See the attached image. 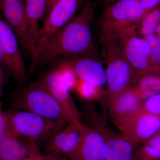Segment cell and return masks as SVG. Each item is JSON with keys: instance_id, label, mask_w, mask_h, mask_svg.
<instances>
[{"instance_id": "cell-26", "label": "cell", "mask_w": 160, "mask_h": 160, "mask_svg": "<svg viewBox=\"0 0 160 160\" xmlns=\"http://www.w3.org/2000/svg\"><path fill=\"white\" fill-rule=\"evenodd\" d=\"M9 134L8 121L5 112L0 107V143Z\"/></svg>"}, {"instance_id": "cell-22", "label": "cell", "mask_w": 160, "mask_h": 160, "mask_svg": "<svg viewBox=\"0 0 160 160\" xmlns=\"http://www.w3.org/2000/svg\"><path fill=\"white\" fill-rule=\"evenodd\" d=\"M58 66L60 72V80L63 86L69 91L75 89L78 79L73 69L66 61L60 63Z\"/></svg>"}, {"instance_id": "cell-13", "label": "cell", "mask_w": 160, "mask_h": 160, "mask_svg": "<svg viewBox=\"0 0 160 160\" xmlns=\"http://www.w3.org/2000/svg\"><path fill=\"white\" fill-rule=\"evenodd\" d=\"M105 138L102 129L86 126L79 146L70 160H105Z\"/></svg>"}, {"instance_id": "cell-16", "label": "cell", "mask_w": 160, "mask_h": 160, "mask_svg": "<svg viewBox=\"0 0 160 160\" xmlns=\"http://www.w3.org/2000/svg\"><path fill=\"white\" fill-rule=\"evenodd\" d=\"M38 82L64 106L73 118L80 120L79 112L70 96V91L61 83L58 66L48 72Z\"/></svg>"}, {"instance_id": "cell-29", "label": "cell", "mask_w": 160, "mask_h": 160, "mask_svg": "<svg viewBox=\"0 0 160 160\" xmlns=\"http://www.w3.org/2000/svg\"><path fill=\"white\" fill-rule=\"evenodd\" d=\"M64 157H57L49 155H42L38 160H63Z\"/></svg>"}, {"instance_id": "cell-4", "label": "cell", "mask_w": 160, "mask_h": 160, "mask_svg": "<svg viewBox=\"0 0 160 160\" xmlns=\"http://www.w3.org/2000/svg\"><path fill=\"white\" fill-rule=\"evenodd\" d=\"M108 102L133 84L135 73L117 40L103 39Z\"/></svg>"}, {"instance_id": "cell-37", "label": "cell", "mask_w": 160, "mask_h": 160, "mask_svg": "<svg viewBox=\"0 0 160 160\" xmlns=\"http://www.w3.org/2000/svg\"><path fill=\"white\" fill-rule=\"evenodd\" d=\"M24 3H25V0H22Z\"/></svg>"}, {"instance_id": "cell-23", "label": "cell", "mask_w": 160, "mask_h": 160, "mask_svg": "<svg viewBox=\"0 0 160 160\" xmlns=\"http://www.w3.org/2000/svg\"><path fill=\"white\" fill-rule=\"evenodd\" d=\"M81 97L86 100H96L99 97L101 87L92 83L78 79L75 89Z\"/></svg>"}, {"instance_id": "cell-19", "label": "cell", "mask_w": 160, "mask_h": 160, "mask_svg": "<svg viewBox=\"0 0 160 160\" xmlns=\"http://www.w3.org/2000/svg\"><path fill=\"white\" fill-rule=\"evenodd\" d=\"M158 74L149 73L135 78L132 86L139 92L143 101L160 92V75Z\"/></svg>"}, {"instance_id": "cell-31", "label": "cell", "mask_w": 160, "mask_h": 160, "mask_svg": "<svg viewBox=\"0 0 160 160\" xmlns=\"http://www.w3.org/2000/svg\"><path fill=\"white\" fill-rule=\"evenodd\" d=\"M42 155V154L40 152L38 151L34 153V154L32 155L29 157L23 159L21 160H38L41 157Z\"/></svg>"}, {"instance_id": "cell-5", "label": "cell", "mask_w": 160, "mask_h": 160, "mask_svg": "<svg viewBox=\"0 0 160 160\" xmlns=\"http://www.w3.org/2000/svg\"><path fill=\"white\" fill-rule=\"evenodd\" d=\"M4 112L9 134L36 142L50 138L65 126L26 110L13 109Z\"/></svg>"}, {"instance_id": "cell-3", "label": "cell", "mask_w": 160, "mask_h": 160, "mask_svg": "<svg viewBox=\"0 0 160 160\" xmlns=\"http://www.w3.org/2000/svg\"><path fill=\"white\" fill-rule=\"evenodd\" d=\"M147 12L139 0H118L112 3L100 20L102 39L117 40L124 33L136 30Z\"/></svg>"}, {"instance_id": "cell-11", "label": "cell", "mask_w": 160, "mask_h": 160, "mask_svg": "<svg viewBox=\"0 0 160 160\" xmlns=\"http://www.w3.org/2000/svg\"><path fill=\"white\" fill-rule=\"evenodd\" d=\"M0 13L14 32L20 45L29 51L25 3L22 0H0Z\"/></svg>"}, {"instance_id": "cell-18", "label": "cell", "mask_w": 160, "mask_h": 160, "mask_svg": "<svg viewBox=\"0 0 160 160\" xmlns=\"http://www.w3.org/2000/svg\"><path fill=\"white\" fill-rule=\"evenodd\" d=\"M25 7L29 38V52L32 57L39 31V24L46 14V0H25Z\"/></svg>"}, {"instance_id": "cell-27", "label": "cell", "mask_w": 160, "mask_h": 160, "mask_svg": "<svg viewBox=\"0 0 160 160\" xmlns=\"http://www.w3.org/2000/svg\"><path fill=\"white\" fill-rule=\"evenodd\" d=\"M143 9L149 12L160 5V0H139Z\"/></svg>"}, {"instance_id": "cell-15", "label": "cell", "mask_w": 160, "mask_h": 160, "mask_svg": "<svg viewBox=\"0 0 160 160\" xmlns=\"http://www.w3.org/2000/svg\"><path fill=\"white\" fill-rule=\"evenodd\" d=\"M102 130L105 160H133L136 145L124 135Z\"/></svg>"}, {"instance_id": "cell-6", "label": "cell", "mask_w": 160, "mask_h": 160, "mask_svg": "<svg viewBox=\"0 0 160 160\" xmlns=\"http://www.w3.org/2000/svg\"><path fill=\"white\" fill-rule=\"evenodd\" d=\"M82 1L58 0L48 12L39 31L34 55L32 57L30 73L37 66L39 55L46 42L75 16Z\"/></svg>"}, {"instance_id": "cell-21", "label": "cell", "mask_w": 160, "mask_h": 160, "mask_svg": "<svg viewBox=\"0 0 160 160\" xmlns=\"http://www.w3.org/2000/svg\"><path fill=\"white\" fill-rule=\"evenodd\" d=\"M160 22V5L146 13L141 22L140 33L146 38L154 35Z\"/></svg>"}, {"instance_id": "cell-25", "label": "cell", "mask_w": 160, "mask_h": 160, "mask_svg": "<svg viewBox=\"0 0 160 160\" xmlns=\"http://www.w3.org/2000/svg\"><path fill=\"white\" fill-rule=\"evenodd\" d=\"M141 111L160 116V92L143 101Z\"/></svg>"}, {"instance_id": "cell-14", "label": "cell", "mask_w": 160, "mask_h": 160, "mask_svg": "<svg viewBox=\"0 0 160 160\" xmlns=\"http://www.w3.org/2000/svg\"><path fill=\"white\" fill-rule=\"evenodd\" d=\"M74 70L78 79L101 87L106 82V70L99 60L85 56L66 61Z\"/></svg>"}, {"instance_id": "cell-7", "label": "cell", "mask_w": 160, "mask_h": 160, "mask_svg": "<svg viewBox=\"0 0 160 160\" xmlns=\"http://www.w3.org/2000/svg\"><path fill=\"white\" fill-rule=\"evenodd\" d=\"M117 40L134 72L135 78L149 73H158L160 70L151 62L149 43L146 39L138 36L136 30L124 33Z\"/></svg>"}, {"instance_id": "cell-10", "label": "cell", "mask_w": 160, "mask_h": 160, "mask_svg": "<svg viewBox=\"0 0 160 160\" xmlns=\"http://www.w3.org/2000/svg\"><path fill=\"white\" fill-rule=\"evenodd\" d=\"M143 102L139 92L133 86L108 102L112 121L120 131L141 112Z\"/></svg>"}, {"instance_id": "cell-39", "label": "cell", "mask_w": 160, "mask_h": 160, "mask_svg": "<svg viewBox=\"0 0 160 160\" xmlns=\"http://www.w3.org/2000/svg\"></svg>"}, {"instance_id": "cell-30", "label": "cell", "mask_w": 160, "mask_h": 160, "mask_svg": "<svg viewBox=\"0 0 160 160\" xmlns=\"http://www.w3.org/2000/svg\"><path fill=\"white\" fill-rule=\"evenodd\" d=\"M58 0H46V15L48 13L52 6L54 5L55 3L57 2Z\"/></svg>"}, {"instance_id": "cell-8", "label": "cell", "mask_w": 160, "mask_h": 160, "mask_svg": "<svg viewBox=\"0 0 160 160\" xmlns=\"http://www.w3.org/2000/svg\"><path fill=\"white\" fill-rule=\"evenodd\" d=\"M85 127L80 120L69 122L49 138L45 148L46 154L71 158L79 146Z\"/></svg>"}, {"instance_id": "cell-28", "label": "cell", "mask_w": 160, "mask_h": 160, "mask_svg": "<svg viewBox=\"0 0 160 160\" xmlns=\"http://www.w3.org/2000/svg\"><path fill=\"white\" fill-rule=\"evenodd\" d=\"M2 67V66L0 65V107H2L1 98L2 95L3 86L6 82V75Z\"/></svg>"}, {"instance_id": "cell-17", "label": "cell", "mask_w": 160, "mask_h": 160, "mask_svg": "<svg viewBox=\"0 0 160 160\" xmlns=\"http://www.w3.org/2000/svg\"><path fill=\"white\" fill-rule=\"evenodd\" d=\"M38 151L36 142L9 134L0 143V160H21Z\"/></svg>"}, {"instance_id": "cell-36", "label": "cell", "mask_w": 160, "mask_h": 160, "mask_svg": "<svg viewBox=\"0 0 160 160\" xmlns=\"http://www.w3.org/2000/svg\"><path fill=\"white\" fill-rule=\"evenodd\" d=\"M63 160H66V158L64 157V158H63Z\"/></svg>"}, {"instance_id": "cell-1", "label": "cell", "mask_w": 160, "mask_h": 160, "mask_svg": "<svg viewBox=\"0 0 160 160\" xmlns=\"http://www.w3.org/2000/svg\"><path fill=\"white\" fill-rule=\"evenodd\" d=\"M94 7L90 0L78 14L49 39L40 52L37 66L61 58L92 56L95 51L91 30Z\"/></svg>"}, {"instance_id": "cell-33", "label": "cell", "mask_w": 160, "mask_h": 160, "mask_svg": "<svg viewBox=\"0 0 160 160\" xmlns=\"http://www.w3.org/2000/svg\"><path fill=\"white\" fill-rule=\"evenodd\" d=\"M160 32V23H159L158 25L157 26V28L156 30V33H159V32Z\"/></svg>"}, {"instance_id": "cell-2", "label": "cell", "mask_w": 160, "mask_h": 160, "mask_svg": "<svg viewBox=\"0 0 160 160\" xmlns=\"http://www.w3.org/2000/svg\"><path fill=\"white\" fill-rule=\"evenodd\" d=\"M11 105L13 109L33 112L63 126L77 120L39 82L32 83L18 92Z\"/></svg>"}, {"instance_id": "cell-24", "label": "cell", "mask_w": 160, "mask_h": 160, "mask_svg": "<svg viewBox=\"0 0 160 160\" xmlns=\"http://www.w3.org/2000/svg\"><path fill=\"white\" fill-rule=\"evenodd\" d=\"M149 43L150 49V58L153 66L160 70V41L154 35L145 38Z\"/></svg>"}, {"instance_id": "cell-9", "label": "cell", "mask_w": 160, "mask_h": 160, "mask_svg": "<svg viewBox=\"0 0 160 160\" xmlns=\"http://www.w3.org/2000/svg\"><path fill=\"white\" fill-rule=\"evenodd\" d=\"M20 46L16 34L0 13V46L5 57L6 68L14 76L19 86L22 85L26 78Z\"/></svg>"}, {"instance_id": "cell-38", "label": "cell", "mask_w": 160, "mask_h": 160, "mask_svg": "<svg viewBox=\"0 0 160 160\" xmlns=\"http://www.w3.org/2000/svg\"></svg>"}, {"instance_id": "cell-20", "label": "cell", "mask_w": 160, "mask_h": 160, "mask_svg": "<svg viewBox=\"0 0 160 160\" xmlns=\"http://www.w3.org/2000/svg\"><path fill=\"white\" fill-rule=\"evenodd\" d=\"M143 144L136 152L133 160H160V131Z\"/></svg>"}, {"instance_id": "cell-35", "label": "cell", "mask_w": 160, "mask_h": 160, "mask_svg": "<svg viewBox=\"0 0 160 160\" xmlns=\"http://www.w3.org/2000/svg\"><path fill=\"white\" fill-rule=\"evenodd\" d=\"M158 35L157 37H158V38L159 39V40L160 41V32H159V33H158Z\"/></svg>"}, {"instance_id": "cell-32", "label": "cell", "mask_w": 160, "mask_h": 160, "mask_svg": "<svg viewBox=\"0 0 160 160\" xmlns=\"http://www.w3.org/2000/svg\"><path fill=\"white\" fill-rule=\"evenodd\" d=\"M0 65L2 67H6V60H5L4 53L1 46H0Z\"/></svg>"}, {"instance_id": "cell-12", "label": "cell", "mask_w": 160, "mask_h": 160, "mask_svg": "<svg viewBox=\"0 0 160 160\" xmlns=\"http://www.w3.org/2000/svg\"><path fill=\"white\" fill-rule=\"evenodd\" d=\"M160 131V116L140 112L121 132L137 146L143 144Z\"/></svg>"}, {"instance_id": "cell-34", "label": "cell", "mask_w": 160, "mask_h": 160, "mask_svg": "<svg viewBox=\"0 0 160 160\" xmlns=\"http://www.w3.org/2000/svg\"><path fill=\"white\" fill-rule=\"evenodd\" d=\"M106 2L109 4H112V3L115 2L117 1L118 0H106Z\"/></svg>"}]
</instances>
